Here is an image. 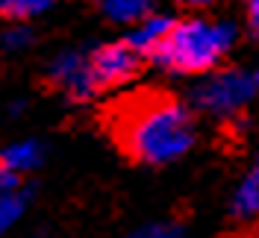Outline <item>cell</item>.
Listing matches in <instances>:
<instances>
[{"instance_id": "11", "label": "cell", "mask_w": 259, "mask_h": 238, "mask_svg": "<svg viewBox=\"0 0 259 238\" xmlns=\"http://www.w3.org/2000/svg\"><path fill=\"white\" fill-rule=\"evenodd\" d=\"M53 0H0V18L6 21H30L35 15H45Z\"/></svg>"}, {"instance_id": "3", "label": "cell", "mask_w": 259, "mask_h": 238, "mask_svg": "<svg viewBox=\"0 0 259 238\" xmlns=\"http://www.w3.org/2000/svg\"><path fill=\"white\" fill-rule=\"evenodd\" d=\"M253 94H256V79L250 74L239 68H215L194 82L192 109L215 121H230L247 109Z\"/></svg>"}, {"instance_id": "15", "label": "cell", "mask_w": 259, "mask_h": 238, "mask_svg": "<svg viewBox=\"0 0 259 238\" xmlns=\"http://www.w3.org/2000/svg\"><path fill=\"white\" fill-rule=\"evenodd\" d=\"M244 18H247L250 32L259 38V0H244Z\"/></svg>"}, {"instance_id": "2", "label": "cell", "mask_w": 259, "mask_h": 238, "mask_svg": "<svg viewBox=\"0 0 259 238\" xmlns=\"http://www.w3.org/2000/svg\"><path fill=\"white\" fill-rule=\"evenodd\" d=\"M236 41H239V30L233 21L192 15L171 24L165 41L150 59L171 74L203 77L221 68V62L233 53Z\"/></svg>"}, {"instance_id": "8", "label": "cell", "mask_w": 259, "mask_h": 238, "mask_svg": "<svg viewBox=\"0 0 259 238\" xmlns=\"http://www.w3.org/2000/svg\"><path fill=\"white\" fill-rule=\"evenodd\" d=\"M97 6L112 24H130V27L153 12V0H97Z\"/></svg>"}, {"instance_id": "1", "label": "cell", "mask_w": 259, "mask_h": 238, "mask_svg": "<svg viewBox=\"0 0 259 238\" xmlns=\"http://www.w3.org/2000/svg\"><path fill=\"white\" fill-rule=\"evenodd\" d=\"M121 147L142 165H171L197 141V124L186 103L165 94H145L130 100L115 118Z\"/></svg>"}, {"instance_id": "17", "label": "cell", "mask_w": 259, "mask_h": 238, "mask_svg": "<svg viewBox=\"0 0 259 238\" xmlns=\"http://www.w3.org/2000/svg\"><path fill=\"white\" fill-rule=\"evenodd\" d=\"M250 174L256 176V182H259V156H256V165H253V171H250Z\"/></svg>"}, {"instance_id": "12", "label": "cell", "mask_w": 259, "mask_h": 238, "mask_svg": "<svg viewBox=\"0 0 259 238\" xmlns=\"http://www.w3.org/2000/svg\"><path fill=\"white\" fill-rule=\"evenodd\" d=\"M32 44V30L27 21H9V27L0 32V47L6 53H21Z\"/></svg>"}, {"instance_id": "5", "label": "cell", "mask_w": 259, "mask_h": 238, "mask_svg": "<svg viewBox=\"0 0 259 238\" xmlns=\"http://www.w3.org/2000/svg\"><path fill=\"white\" fill-rule=\"evenodd\" d=\"M48 82L65 94L68 100H89L97 94L95 77H92V62L89 53L82 50H62L53 56V62L48 65Z\"/></svg>"}, {"instance_id": "4", "label": "cell", "mask_w": 259, "mask_h": 238, "mask_svg": "<svg viewBox=\"0 0 259 238\" xmlns=\"http://www.w3.org/2000/svg\"><path fill=\"white\" fill-rule=\"evenodd\" d=\"M89 62H92V77H95L97 94H100V91H112V88L127 85L139 74L145 56L124 38V41H109V44L95 47L89 53Z\"/></svg>"}, {"instance_id": "10", "label": "cell", "mask_w": 259, "mask_h": 238, "mask_svg": "<svg viewBox=\"0 0 259 238\" xmlns=\"http://www.w3.org/2000/svg\"><path fill=\"white\" fill-rule=\"evenodd\" d=\"M27 212V197L24 191L15 188V191H0V235L9 232Z\"/></svg>"}, {"instance_id": "19", "label": "cell", "mask_w": 259, "mask_h": 238, "mask_svg": "<svg viewBox=\"0 0 259 238\" xmlns=\"http://www.w3.org/2000/svg\"><path fill=\"white\" fill-rule=\"evenodd\" d=\"M250 238H259V235H250Z\"/></svg>"}, {"instance_id": "6", "label": "cell", "mask_w": 259, "mask_h": 238, "mask_svg": "<svg viewBox=\"0 0 259 238\" xmlns=\"http://www.w3.org/2000/svg\"><path fill=\"white\" fill-rule=\"evenodd\" d=\"M171 24H174V18L159 15V12H150V15H145L139 24H133V32L127 35V41L139 50L145 59H150V56L159 50V44L165 41Z\"/></svg>"}, {"instance_id": "9", "label": "cell", "mask_w": 259, "mask_h": 238, "mask_svg": "<svg viewBox=\"0 0 259 238\" xmlns=\"http://www.w3.org/2000/svg\"><path fill=\"white\" fill-rule=\"evenodd\" d=\"M230 206H233V212H236L239 218H256L259 215V182H256L253 174H247L242 182L236 185Z\"/></svg>"}, {"instance_id": "18", "label": "cell", "mask_w": 259, "mask_h": 238, "mask_svg": "<svg viewBox=\"0 0 259 238\" xmlns=\"http://www.w3.org/2000/svg\"><path fill=\"white\" fill-rule=\"evenodd\" d=\"M253 79H256V85H259V68H256V74H253Z\"/></svg>"}, {"instance_id": "16", "label": "cell", "mask_w": 259, "mask_h": 238, "mask_svg": "<svg viewBox=\"0 0 259 238\" xmlns=\"http://www.w3.org/2000/svg\"><path fill=\"white\" fill-rule=\"evenodd\" d=\"M186 9H212L215 3H221V0H180Z\"/></svg>"}, {"instance_id": "14", "label": "cell", "mask_w": 259, "mask_h": 238, "mask_svg": "<svg viewBox=\"0 0 259 238\" xmlns=\"http://www.w3.org/2000/svg\"><path fill=\"white\" fill-rule=\"evenodd\" d=\"M21 188V174H15L12 168H6L0 162V191H15Z\"/></svg>"}, {"instance_id": "7", "label": "cell", "mask_w": 259, "mask_h": 238, "mask_svg": "<svg viewBox=\"0 0 259 238\" xmlns=\"http://www.w3.org/2000/svg\"><path fill=\"white\" fill-rule=\"evenodd\" d=\"M0 162L6 168H12L15 174H30L45 162V147L35 138H21V141H12L0 150Z\"/></svg>"}, {"instance_id": "13", "label": "cell", "mask_w": 259, "mask_h": 238, "mask_svg": "<svg viewBox=\"0 0 259 238\" xmlns=\"http://www.w3.org/2000/svg\"><path fill=\"white\" fill-rule=\"evenodd\" d=\"M130 238H186L180 226H171V223H150V226H142L139 232H133Z\"/></svg>"}]
</instances>
